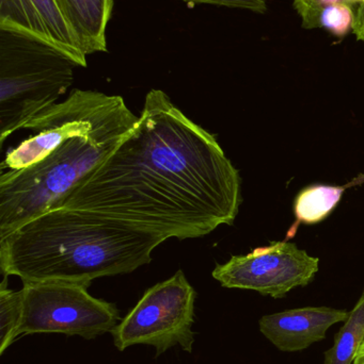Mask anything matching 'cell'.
I'll return each mask as SVG.
<instances>
[{
    "mask_svg": "<svg viewBox=\"0 0 364 364\" xmlns=\"http://www.w3.org/2000/svg\"><path fill=\"white\" fill-rule=\"evenodd\" d=\"M241 203L239 171L216 136L153 89L135 127L61 207L185 240L233 225Z\"/></svg>",
    "mask_w": 364,
    "mask_h": 364,
    "instance_id": "1",
    "label": "cell"
},
{
    "mask_svg": "<svg viewBox=\"0 0 364 364\" xmlns=\"http://www.w3.org/2000/svg\"><path fill=\"white\" fill-rule=\"evenodd\" d=\"M166 240L115 218L60 207L0 237L2 275L23 282H75L124 275L152 260Z\"/></svg>",
    "mask_w": 364,
    "mask_h": 364,
    "instance_id": "2",
    "label": "cell"
},
{
    "mask_svg": "<svg viewBox=\"0 0 364 364\" xmlns=\"http://www.w3.org/2000/svg\"><path fill=\"white\" fill-rule=\"evenodd\" d=\"M124 136L68 139L36 164L2 173L0 237L28 220L61 207L66 197L109 157Z\"/></svg>",
    "mask_w": 364,
    "mask_h": 364,
    "instance_id": "3",
    "label": "cell"
},
{
    "mask_svg": "<svg viewBox=\"0 0 364 364\" xmlns=\"http://www.w3.org/2000/svg\"><path fill=\"white\" fill-rule=\"evenodd\" d=\"M74 61L33 36L0 29V144L57 104L74 81Z\"/></svg>",
    "mask_w": 364,
    "mask_h": 364,
    "instance_id": "4",
    "label": "cell"
},
{
    "mask_svg": "<svg viewBox=\"0 0 364 364\" xmlns=\"http://www.w3.org/2000/svg\"><path fill=\"white\" fill-rule=\"evenodd\" d=\"M138 119L121 96L75 90L64 102L26 124L24 129L33 130V136L8 151L0 172L28 168L68 139L126 136Z\"/></svg>",
    "mask_w": 364,
    "mask_h": 364,
    "instance_id": "5",
    "label": "cell"
},
{
    "mask_svg": "<svg viewBox=\"0 0 364 364\" xmlns=\"http://www.w3.org/2000/svg\"><path fill=\"white\" fill-rule=\"evenodd\" d=\"M197 292L183 271L145 291L137 305L111 331L120 352L130 346H153L160 357L175 346L192 353Z\"/></svg>",
    "mask_w": 364,
    "mask_h": 364,
    "instance_id": "6",
    "label": "cell"
},
{
    "mask_svg": "<svg viewBox=\"0 0 364 364\" xmlns=\"http://www.w3.org/2000/svg\"><path fill=\"white\" fill-rule=\"evenodd\" d=\"M89 287L64 282L23 284L19 337L63 333L94 340L111 333L121 322L119 309L115 304L92 296Z\"/></svg>",
    "mask_w": 364,
    "mask_h": 364,
    "instance_id": "7",
    "label": "cell"
},
{
    "mask_svg": "<svg viewBox=\"0 0 364 364\" xmlns=\"http://www.w3.org/2000/svg\"><path fill=\"white\" fill-rule=\"evenodd\" d=\"M320 260L291 242H275L244 256H233L217 264L213 277L227 289L256 291L264 296L282 299L299 287L313 282Z\"/></svg>",
    "mask_w": 364,
    "mask_h": 364,
    "instance_id": "8",
    "label": "cell"
},
{
    "mask_svg": "<svg viewBox=\"0 0 364 364\" xmlns=\"http://www.w3.org/2000/svg\"><path fill=\"white\" fill-rule=\"evenodd\" d=\"M0 29L38 38L87 68V55L56 0H0Z\"/></svg>",
    "mask_w": 364,
    "mask_h": 364,
    "instance_id": "9",
    "label": "cell"
},
{
    "mask_svg": "<svg viewBox=\"0 0 364 364\" xmlns=\"http://www.w3.org/2000/svg\"><path fill=\"white\" fill-rule=\"evenodd\" d=\"M348 314L327 306L296 308L262 316L259 328L280 352L297 353L326 339L327 331L345 322Z\"/></svg>",
    "mask_w": 364,
    "mask_h": 364,
    "instance_id": "10",
    "label": "cell"
},
{
    "mask_svg": "<svg viewBox=\"0 0 364 364\" xmlns=\"http://www.w3.org/2000/svg\"><path fill=\"white\" fill-rule=\"evenodd\" d=\"M85 55L107 50L106 28L113 0H56Z\"/></svg>",
    "mask_w": 364,
    "mask_h": 364,
    "instance_id": "11",
    "label": "cell"
},
{
    "mask_svg": "<svg viewBox=\"0 0 364 364\" xmlns=\"http://www.w3.org/2000/svg\"><path fill=\"white\" fill-rule=\"evenodd\" d=\"M353 184H356V182H350L344 186L316 184L301 191L294 203L296 222L288 231L286 237L290 239L296 235L297 228L301 223L311 225L325 220L341 200L344 191Z\"/></svg>",
    "mask_w": 364,
    "mask_h": 364,
    "instance_id": "12",
    "label": "cell"
},
{
    "mask_svg": "<svg viewBox=\"0 0 364 364\" xmlns=\"http://www.w3.org/2000/svg\"><path fill=\"white\" fill-rule=\"evenodd\" d=\"M364 341V290L338 333L333 348L325 353L324 364H354Z\"/></svg>",
    "mask_w": 364,
    "mask_h": 364,
    "instance_id": "13",
    "label": "cell"
},
{
    "mask_svg": "<svg viewBox=\"0 0 364 364\" xmlns=\"http://www.w3.org/2000/svg\"><path fill=\"white\" fill-rule=\"evenodd\" d=\"M4 276L0 286V354H4L19 338L23 318V294L6 286Z\"/></svg>",
    "mask_w": 364,
    "mask_h": 364,
    "instance_id": "14",
    "label": "cell"
},
{
    "mask_svg": "<svg viewBox=\"0 0 364 364\" xmlns=\"http://www.w3.org/2000/svg\"><path fill=\"white\" fill-rule=\"evenodd\" d=\"M355 14L353 9L344 2L328 4L324 6L320 14V28H325L333 36L343 38L353 32Z\"/></svg>",
    "mask_w": 364,
    "mask_h": 364,
    "instance_id": "15",
    "label": "cell"
},
{
    "mask_svg": "<svg viewBox=\"0 0 364 364\" xmlns=\"http://www.w3.org/2000/svg\"><path fill=\"white\" fill-rule=\"evenodd\" d=\"M337 2H341V0H294V6L301 16L303 27L316 29L320 28L318 21L322 9Z\"/></svg>",
    "mask_w": 364,
    "mask_h": 364,
    "instance_id": "16",
    "label": "cell"
},
{
    "mask_svg": "<svg viewBox=\"0 0 364 364\" xmlns=\"http://www.w3.org/2000/svg\"><path fill=\"white\" fill-rule=\"evenodd\" d=\"M189 4H205L226 8L241 9L258 14H264L269 9L267 0H182Z\"/></svg>",
    "mask_w": 364,
    "mask_h": 364,
    "instance_id": "17",
    "label": "cell"
},
{
    "mask_svg": "<svg viewBox=\"0 0 364 364\" xmlns=\"http://www.w3.org/2000/svg\"><path fill=\"white\" fill-rule=\"evenodd\" d=\"M354 11L355 21L353 33L357 40L364 43V0H341Z\"/></svg>",
    "mask_w": 364,
    "mask_h": 364,
    "instance_id": "18",
    "label": "cell"
},
{
    "mask_svg": "<svg viewBox=\"0 0 364 364\" xmlns=\"http://www.w3.org/2000/svg\"><path fill=\"white\" fill-rule=\"evenodd\" d=\"M354 364H364V341L363 346L359 348L358 353H357Z\"/></svg>",
    "mask_w": 364,
    "mask_h": 364,
    "instance_id": "19",
    "label": "cell"
}]
</instances>
